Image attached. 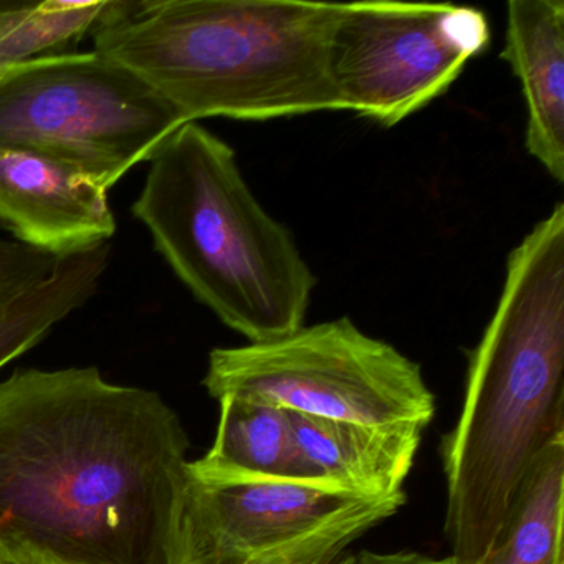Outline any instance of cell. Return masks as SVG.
<instances>
[{
	"instance_id": "15",
	"label": "cell",
	"mask_w": 564,
	"mask_h": 564,
	"mask_svg": "<svg viewBox=\"0 0 564 564\" xmlns=\"http://www.w3.org/2000/svg\"><path fill=\"white\" fill-rule=\"evenodd\" d=\"M110 263V243L62 260L54 275L0 322V368L39 345L97 293Z\"/></svg>"
},
{
	"instance_id": "3",
	"label": "cell",
	"mask_w": 564,
	"mask_h": 564,
	"mask_svg": "<svg viewBox=\"0 0 564 564\" xmlns=\"http://www.w3.org/2000/svg\"><path fill=\"white\" fill-rule=\"evenodd\" d=\"M346 4L292 0H123L91 37L184 123L346 111L332 42Z\"/></svg>"
},
{
	"instance_id": "12",
	"label": "cell",
	"mask_w": 564,
	"mask_h": 564,
	"mask_svg": "<svg viewBox=\"0 0 564 564\" xmlns=\"http://www.w3.org/2000/svg\"><path fill=\"white\" fill-rule=\"evenodd\" d=\"M216 441L189 470L214 480H313L300 452L290 412L246 395L226 394ZM322 485V484H319Z\"/></svg>"
},
{
	"instance_id": "2",
	"label": "cell",
	"mask_w": 564,
	"mask_h": 564,
	"mask_svg": "<svg viewBox=\"0 0 564 564\" xmlns=\"http://www.w3.org/2000/svg\"><path fill=\"white\" fill-rule=\"evenodd\" d=\"M564 435V204L508 256L497 310L444 441L451 556L480 564L541 451Z\"/></svg>"
},
{
	"instance_id": "9",
	"label": "cell",
	"mask_w": 564,
	"mask_h": 564,
	"mask_svg": "<svg viewBox=\"0 0 564 564\" xmlns=\"http://www.w3.org/2000/svg\"><path fill=\"white\" fill-rule=\"evenodd\" d=\"M0 227L15 242L67 259L117 234L110 191L82 171L29 151L0 150Z\"/></svg>"
},
{
	"instance_id": "4",
	"label": "cell",
	"mask_w": 564,
	"mask_h": 564,
	"mask_svg": "<svg viewBox=\"0 0 564 564\" xmlns=\"http://www.w3.org/2000/svg\"><path fill=\"white\" fill-rule=\"evenodd\" d=\"M148 164L131 213L183 285L250 345L305 326L315 275L253 196L232 148L186 123Z\"/></svg>"
},
{
	"instance_id": "17",
	"label": "cell",
	"mask_w": 564,
	"mask_h": 564,
	"mask_svg": "<svg viewBox=\"0 0 564 564\" xmlns=\"http://www.w3.org/2000/svg\"><path fill=\"white\" fill-rule=\"evenodd\" d=\"M341 564H458L452 556L431 557L415 551H395V553H376L361 551L355 556L346 557Z\"/></svg>"
},
{
	"instance_id": "13",
	"label": "cell",
	"mask_w": 564,
	"mask_h": 564,
	"mask_svg": "<svg viewBox=\"0 0 564 564\" xmlns=\"http://www.w3.org/2000/svg\"><path fill=\"white\" fill-rule=\"evenodd\" d=\"M564 435L551 441L521 480L480 564H564Z\"/></svg>"
},
{
	"instance_id": "16",
	"label": "cell",
	"mask_w": 564,
	"mask_h": 564,
	"mask_svg": "<svg viewBox=\"0 0 564 564\" xmlns=\"http://www.w3.org/2000/svg\"><path fill=\"white\" fill-rule=\"evenodd\" d=\"M64 259L0 239V322L24 296L47 282Z\"/></svg>"
},
{
	"instance_id": "5",
	"label": "cell",
	"mask_w": 564,
	"mask_h": 564,
	"mask_svg": "<svg viewBox=\"0 0 564 564\" xmlns=\"http://www.w3.org/2000/svg\"><path fill=\"white\" fill-rule=\"evenodd\" d=\"M183 124L141 78L97 51L0 70V150L68 164L107 191Z\"/></svg>"
},
{
	"instance_id": "10",
	"label": "cell",
	"mask_w": 564,
	"mask_h": 564,
	"mask_svg": "<svg viewBox=\"0 0 564 564\" xmlns=\"http://www.w3.org/2000/svg\"><path fill=\"white\" fill-rule=\"evenodd\" d=\"M501 61L527 101L524 147L551 177L564 183V2L510 0Z\"/></svg>"
},
{
	"instance_id": "11",
	"label": "cell",
	"mask_w": 564,
	"mask_h": 564,
	"mask_svg": "<svg viewBox=\"0 0 564 564\" xmlns=\"http://www.w3.org/2000/svg\"><path fill=\"white\" fill-rule=\"evenodd\" d=\"M290 412L316 484L362 497H395L421 444V429H381Z\"/></svg>"
},
{
	"instance_id": "18",
	"label": "cell",
	"mask_w": 564,
	"mask_h": 564,
	"mask_svg": "<svg viewBox=\"0 0 564 564\" xmlns=\"http://www.w3.org/2000/svg\"><path fill=\"white\" fill-rule=\"evenodd\" d=\"M0 564H51L39 557L29 556V554L18 553V551L6 550L0 546Z\"/></svg>"
},
{
	"instance_id": "6",
	"label": "cell",
	"mask_w": 564,
	"mask_h": 564,
	"mask_svg": "<svg viewBox=\"0 0 564 564\" xmlns=\"http://www.w3.org/2000/svg\"><path fill=\"white\" fill-rule=\"evenodd\" d=\"M204 386L216 399L246 395L371 427L424 431L435 412L421 366L348 318L259 345L214 349Z\"/></svg>"
},
{
	"instance_id": "8",
	"label": "cell",
	"mask_w": 564,
	"mask_h": 564,
	"mask_svg": "<svg viewBox=\"0 0 564 564\" xmlns=\"http://www.w3.org/2000/svg\"><path fill=\"white\" fill-rule=\"evenodd\" d=\"M487 14L454 4H346L332 74L346 111L391 128L427 107L490 45Z\"/></svg>"
},
{
	"instance_id": "14",
	"label": "cell",
	"mask_w": 564,
	"mask_h": 564,
	"mask_svg": "<svg viewBox=\"0 0 564 564\" xmlns=\"http://www.w3.org/2000/svg\"><path fill=\"white\" fill-rule=\"evenodd\" d=\"M123 6V0L0 2V70L75 54Z\"/></svg>"
},
{
	"instance_id": "7",
	"label": "cell",
	"mask_w": 564,
	"mask_h": 564,
	"mask_svg": "<svg viewBox=\"0 0 564 564\" xmlns=\"http://www.w3.org/2000/svg\"><path fill=\"white\" fill-rule=\"evenodd\" d=\"M292 480H214L187 468L173 564H333L404 505Z\"/></svg>"
},
{
	"instance_id": "1",
	"label": "cell",
	"mask_w": 564,
	"mask_h": 564,
	"mask_svg": "<svg viewBox=\"0 0 564 564\" xmlns=\"http://www.w3.org/2000/svg\"><path fill=\"white\" fill-rule=\"evenodd\" d=\"M189 438L97 368L0 382V546L51 564H173Z\"/></svg>"
}]
</instances>
